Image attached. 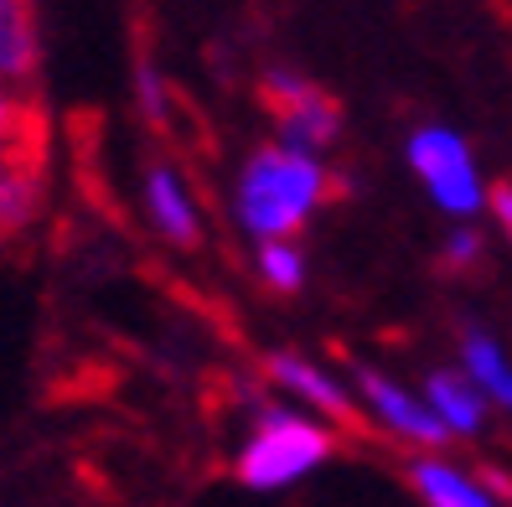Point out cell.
<instances>
[{"mask_svg": "<svg viewBox=\"0 0 512 507\" xmlns=\"http://www.w3.org/2000/svg\"><path fill=\"white\" fill-rule=\"evenodd\" d=\"M337 192V176H331L326 156L295 151L285 140H264L238 161L233 187H228V207L233 223L254 244H269V238H300L321 207Z\"/></svg>", "mask_w": 512, "mask_h": 507, "instance_id": "6da1fadb", "label": "cell"}, {"mask_svg": "<svg viewBox=\"0 0 512 507\" xmlns=\"http://www.w3.org/2000/svg\"><path fill=\"white\" fill-rule=\"evenodd\" d=\"M331 451H337V430L316 414L275 399L254 409V420L233 451V471L249 492H290L311 482L331 461Z\"/></svg>", "mask_w": 512, "mask_h": 507, "instance_id": "7a4b0ae2", "label": "cell"}, {"mask_svg": "<svg viewBox=\"0 0 512 507\" xmlns=\"http://www.w3.org/2000/svg\"><path fill=\"white\" fill-rule=\"evenodd\" d=\"M404 166L440 218H450V223L487 218L492 182H487V171H481L471 140L456 125H440V119L414 125L409 140H404Z\"/></svg>", "mask_w": 512, "mask_h": 507, "instance_id": "3957f363", "label": "cell"}, {"mask_svg": "<svg viewBox=\"0 0 512 507\" xmlns=\"http://www.w3.org/2000/svg\"><path fill=\"white\" fill-rule=\"evenodd\" d=\"M352 399H357V414H363L378 435L404 445L409 456L445 451V435L435 425L425 394H419V383L388 373V368H357L352 373Z\"/></svg>", "mask_w": 512, "mask_h": 507, "instance_id": "277c9868", "label": "cell"}, {"mask_svg": "<svg viewBox=\"0 0 512 507\" xmlns=\"http://www.w3.org/2000/svg\"><path fill=\"white\" fill-rule=\"evenodd\" d=\"M264 104L275 114V140L295 145V151L326 156L342 135V104L321 83H311L306 73L269 68L264 73Z\"/></svg>", "mask_w": 512, "mask_h": 507, "instance_id": "5b68a950", "label": "cell"}, {"mask_svg": "<svg viewBox=\"0 0 512 507\" xmlns=\"http://www.w3.org/2000/svg\"><path fill=\"white\" fill-rule=\"evenodd\" d=\"M409 492L419 507H512V487L497 471L471 466L450 451H419L409 456Z\"/></svg>", "mask_w": 512, "mask_h": 507, "instance_id": "8992f818", "label": "cell"}, {"mask_svg": "<svg viewBox=\"0 0 512 507\" xmlns=\"http://www.w3.org/2000/svg\"><path fill=\"white\" fill-rule=\"evenodd\" d=\"M264 368H269V383L280 389L285 404L316 414V420H326V425H347V420H357L352 378H337L326 363H316V357L280 347V352H269V363H264Z\"/></svg>", "mask_w": 512, "mask_h": 507, "instance_id": "52a82bcc", "label": "cell"}, {"mask_svg": "<svg viewBox=\"0 0 512 507\" xmlns=\"http://www.w3.org/2000/svg\"><path fill=\"white\" fill-rule=\"evenodd\" d=\"M140 207H145V223L156 228V238L166 244H197L202 238V202L197 187L187 182V171L176 161H156L140 182Z\"/></svg>", "mask_w": 512, "mask_h": 507, "instance_id": "ba28073f", "label": "cell"}, {"mask_svg": "<svg viewBox=\"0 0 512 507\" xmlns=\"http://www.w3.org/2000/svg\"><path fill=\"white\" fill-rule=\"evenodd\" d=\"M419 394H425L430 414H435V425L450 440H481L492 425V404L476 394V383L456 368V363H445V368H430L425 378H419Z\"/></svg>", "mask_w": 512, "mask_h": 507, "instance_id": "9c48e42d", "label": "cell"}, {"mask_svg": "<svg viewBox=\"0 0 512 507\" xmlns=\"http://www.w3.org/2000/svg\"><path fill=\"white\" fill-rule=\"evenodd\" d=\"M456 368L476 383V394L492 404V414L512 420V347L497 332H487V326H461Z\"/></svg>", "mask_w": 512, "mask_h": 507, "instance_id": "30bf717a", "label": "cell"}, {"mask_svg": "<svg viewBox=\"0 0 512 507\" xmlns=\"http://www.w3.org/2000/svg\"><path fill=\"white\" fill-rule=\"evenodd\" d=\"M47 202V166H42V145L0 156V238H11L21 228H32Z\"/></svg>", "mask_w": 512, "mask_h": 507, "instance_id": "8fae6325", "label": "cell"}, {"mask_svg": "<svg viewBox=\"0 0 512 507\" xmlns=\"http://www.w3.org/2000/svg\"><path fill=\"white\" fill-rule=\"evenodd\" d=\"M42 68V16L37 0H0V83L32 88Z\"/></svg>", "mask_w": 512, "mask_h": 507, "instance_id": "7c38bea8", "label": "cell"}, {"mask_svg": "<svg viewBox=\"0 0 512 507\" xmlns=\"http://www.w3.org/2000/svg\"><path fill=\"white\" fill-rule=\"evenodd\" d=\"M254 280L269 295H295L311 280V254L300 238H269V244H254Z\"/></svg>", "mask_w": 512, "mask_h": 507, "instance_id": "4fadbf2b", "label": "cell"}, {"mask_svg": "<svg viewBox=\"0 0 512 507\" xmlns=\"http://www.w3.org/2000/svg\"><path fill=\"white\" fill-rule=\"evenodd\" d=\"M26 145H37V109H32V94H26V88L0 83V156L26 151Z\"/></svg>", "mask_w": 512, "mask_h": 507, "instance_id": "5bb4252c", "label": "cell"}, {"mask_svg": "<svg viewBox=\"0 0 512 507\" xmlns=\"http://www.w3.org/2000/svg\"><path fill=\"white\" fill-rule=\"evenodd\" d=\"M481 259H487V233H481V223H450L445 238H440L445 270H476Z\"/></svg>", "mask_w": 512, "mask_h": 507, "instance_id": "9a60e30c", "label": "cell"}, {"mask_svg": "<svg viewBox=\"0 0 512 507\" xmlns=\"http://www.w3.org/2000/svg\"><path fill=\"white\" fill-rule=\"evenodd\" d=\"M135 104H140V114L150 119V125H166V119H171V83L150 63L135 73Z\"/></svg>", "mask_w": 512, "mask_h": 507, "instance_id": "2e32d148", "label": "cell"}, {"mask_svg": "<svg viewBox=\"0 0 512 507\" xmlns=\"http://www.w3.org/2000/svg\"><path fill=\"white\" fill-rule=\"evenodd\" d=\"M487 218H492V228L502 233V244H512V182L492 187V197H487Z\"/></svg>", "mask_w": 512, "mask_h": 507, "instance_id": "e0dca14e", "label": "cell"}]
</instances>
